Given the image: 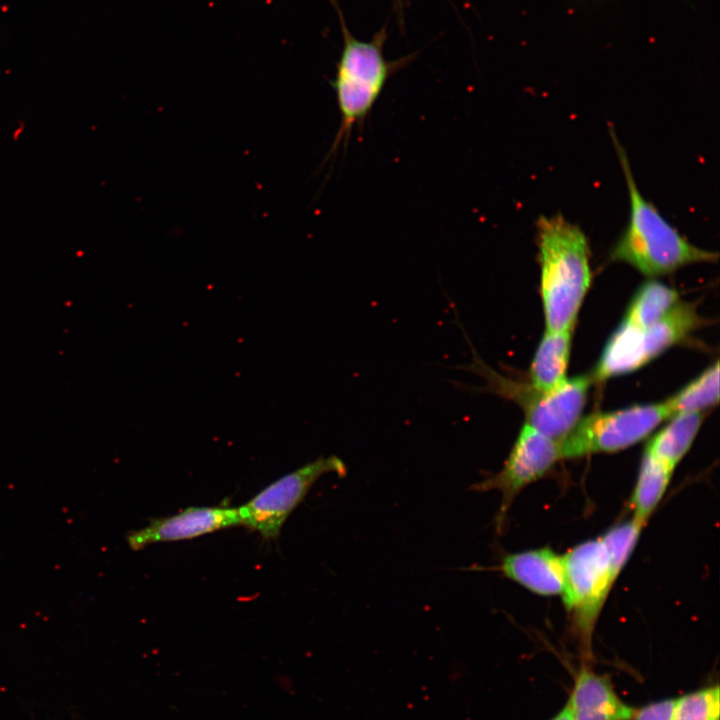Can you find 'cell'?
I'll use <instances>...</instances> for the list:
<instances>
[{
    "label": "cell",
    "mask_w": 720,
    "mask_h": 720,
    "mask_svg": "<svg viewBox=\"0 0 720 720\" xmlns=\"http://www.w3.org/2000/svg\"><path fill=\"white\" fill-rule=\"evenodd\" d=\"M573 329L545 330L529 370V385L538 392L548 391L566 376Z\"/></svg>",
    "instance_id": "13"
},
{
    "label": "cell",
    "mask_w": 720,
    "mask_h": 720,
    "mask_svg": "<svg viewBox=\"0 0 720 720\" xmlns=\"http://www.w3.org/2000/svg\"><path fill=\"white\" fill-rule=\"evenodd\" d=\"M718 685L703 688L676 699L673 720H719Z\"/></svg>",
    "instance_id": "18"
},
{
    "label": "cell",
    "mask_w": 720,
    "mask_h": 720,
    "mask_svg": "<svg viewBox=\"0 0 720 720\" xmlns=\"http://www.w3.org/2000/svg\"><path fill=\"white\" fill-rule=\"evenodd\" d=\"M562 598L572 614V630L584 660L592 656V634L608 593L622 571L601 537L578 544L563 556Z\"/></svg>",
    "instance_id": "5"
},
{
    "label": "cell",
    "mask_w": 720,
    "mask_h": 720,
    "mask_svg": "<svg viewBox=\"0 0 720 720\" xmlns=\"http://www.w3.org/2000/svg\"><path fill=\"white\" fill-rule=\"evenodd\" d=\"M674 469L644 451L631 495L633 519L644 526L662 499Z\"/></svg>",
    "instance_id": "15"
},
{
    "label": "cell",
    "mask_w": 720,
    "mask_h": 720,
    "mask_svg": "<svg viewBox=\"0 0 720 720\" xmlns=\"http://www.w3.org/2000/svg\"><path fill=\"white\" fill-rule=\"evenodd\" d=\"M241 525L237 508L228 506L189 507L177 514L153 519L141 529L128 533L132 550L147 545L193 539L218 530Z\"/></svg>",
    "instance_id": "10"
},
{
    "label": "cell",
    "mask_w": 720,
    "mask_h": 720,
    "mask_svg": "<svg viewBox=\"0 0 720 720\" xmlns=\"http://www.w3.org/2000/svg\"><path fill=\"white\" fill-rule=\"evenodd\" d=\"M338 14L343 48L331 86L336 96L340 124L328 157L337 154L341 146H347L352 131L355 127H362L388 80L410 60V56L395 61L385 58V28L371 40H360L349 31L340 11Z\"/></svg>",
    "instance_id": "3"
},
{
    "label": "cell",
    "mask_w": 720,
    "mask_h": 720,
    "mask_svg": "<svg viewBox=\"0 0 720 720\" xmlns=\"http://www.w3.org/2000/svg\"><path fill=\"white\" fill-rule=\"evenodd\" d=\"M566 705L573 720H630L635 709L619 698L606 675L586 664L576 672Z\"/></svg>",
    "instance_id": "12"
},
{
    "label": "cell",
    "mask_w": 720,
    "mask_h": 720,
    "mask_svg": "<svg viewBox=\"0 0 720 720\" xmlns=\"http://www.w3.org/2000/svg\"><path fill=\"white\" fill-rule=\"evenodd\" d=\"M610 135L627 183L630 217L610 258L624 262L647 277L663 276L695 263H711L718 254L684 238L639 191L628 157L612 127Z\"/></svg>",
    "instance_id": "2"
},
{
    "label": "cell",
    "mask_w": 720,
    "mask_h": 720,
    "mask_svg": "<svg viewBox=\"0 0 720 720\" xmlns=\"http://www.w3.org/2000/svg\"><path fill=\"white\" fill-rule=\"evenodd\" d=\"M719 362L716 361L665 402L671 417L704 412L719 402Z\"/></svg>",
    "instance_id": "17"
},
{
    "label": "cell",
    "mask_w": 720,
    "mask_h": 720,
    "mask_svg": "<svg viewBox=\"0 0 720 720\" xmlns=\"http://www.w3.org/2000/svg\"><path fill=\"white\" fill-rule=\"evenodd\" d=\"M670 417L664 401L581 417L558 442L561 459L624 450L648 437Z\"/></svg>",
    "instance_id": "7"
},
{
    "label": "cell",
    "mask_w": 720,
    "mask_h": 720,
    "mask_svg": "<svg viewBox=\"0 0 720 720\" xmlns=\"http://www.w3.org/2000/svg\"><path fill=\"white\" fill-rule=\"evenodd\" d=\"M703 419L704 412L673 415L648 441L645 451L675 469L694 442Z\"/></svg>",
    "instance_id": "14"
},
{
    "label": "cell",
    "mask_w": 720,
    "mask_h": 720,
    "mask_svg": "<svg viewBox=\"0 0 720 720\" xmlns=\"http://www.w3.org/2000/svg\"><path fill=\"white\" fill-rule=\"evenodd\" d=\"M536 230L545 330L574 329L592 280L588 239L561 215L539 217Z\"/></svg>",
    "instance_id": "1"
},
{
    "label": "cell",
    "mask_w": 720,
    "mask_h": 720,
    "mask_svg": "<svg viewBox=\"0 0 720 720\" xmlns=\"http://www.w3.org/2000/svg\"><path fill=\"white\" fill-rule=\"evenodd\" d=\"M471 348V361L460 369L485 380L482 387L470 390L491 392L516 402L524 411L526 424L557 442L561 441L577 424L587 401L592 382L591 374L566 378L556 387L538 392L529 384L514 381L488 366Z\"/></svg>",
    "instance_id": "4"
},
{
    "label": "cell",
    "mask_w": 720,
    "mask_h": 720,
    "mask_svg": "<svg viewBox=\"0 0 720 720\" xmlns=\"http://www.w3.org/2000/svg\"><path fill=\"white\" fill-rule=\"evenodd\" d=\"M679 302L678 292L656 280L643 283L634 294L622 322L640 329L661 319Z\"/></svg>",
    "instance_id": "16"
},
{
    "label": "cell",
    "mask_w": 720,
    "mask_h": 720,
    "mask_svg": "<svg viewBox=\"0 0 720 720\" xmlns=\"http://www.w3.org/2000/svg\"><path fill=\"white\" fill-rule=\"evenodd\" d=\"M328 473L344 477L347 467L335 455L320 456L285 474L237 508L241 525L257 531L265 540L278 538L291 513L304 500L315 482Z\"/></svg>",
    "instance_id": "8"
},
{
    "label": "cell",
    "mask_w": 720,
    "mask_h": 720,
    "mask_svg": "<svg viewBox=\"0 0 720 720\" xmlns=\"http://www.w3.org/2000/svg\"><path fill=\"white\" fill-rule=\"evenodd\" d=\"M561 459L558 442L524 424L501 470L471 485L470 490H497L501 503L495 518L498 532L503 529L508 510L520 491L548 473Z\"/></svg>",
    "instance_id": "9"
},
{
    "label": "cell",
    "mask_w": 720,
    "mask_h": 720,
    "mask_svg": "<svg viewBox=\"0 0 720 720\" xmlns=\"http://www.w3.org/2000/svg\"><path fill=\"white\" fill-rule=\"evenodd\" d=\"M676 699H665L634 709L630 720H673Z\"/></svg>",
    "instance_id": "19"
},
{
    "label": "cell",
    "mask_w": 720,
    "mask_h": 720,
    "mask_svg": "<svg viewBox=\"0 0 720 720\" xmlns=\"http://www.w3.org/2000/svg\"><path fill=\"white\" fill-rule=\"evenodd\" d=\"M703 324L693 304L678 302L651 326L640 329L623 322L608 339L591 373L594 381L631 373L675 344Z\"/></svg>",
    "instance_id": "6"
},
{
    "label": "cell",
    "mask_w": 720,
    "mask_h": 720,
    "mask_svg": "<svg viewBox=\"0 0 720 720\" xmlns=\"http://www.w3.org/2000/svg\"><path fill=\"white\" fill-rule=\"evenodd\" d=\"M550 720H573L569 708L565 705L553 718Z\"/></svg>",
    "instance_id": "20"
},
{
    "label": "cell",
    "mask_w": 720,
    "mask_h": 720,
    "mask_svg": "<svg viewBox=\"0 0 720 720\" xmlns=\"http://www.w3.org/2000/svg\"><path fill=\"white\" fill-rule=\"evenodd\" d=\"M469 569L497 570L504 577L542 596L562 595L564 590L563 556L547 547L505 554L495 567Z\"/></svg>",
    "instance_id": "11"
}]
</instances>
